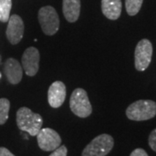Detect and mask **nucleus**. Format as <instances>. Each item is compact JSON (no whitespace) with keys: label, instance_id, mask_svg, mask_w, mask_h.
Returning a JSON list of instances; mask_svg holds the SVG:
<instances>
[{"label":"nucleus","instance_id":"obj_1","mask_svg":"<svg viewBox=\"0 0 156 156\" xmlns=\"http://www.w3.org/2000/svg\"><path fill=\"white\" fill-rule=\"evenodd\" d=\"M16 120L18 128L31 136H37L44 122L39 114L34 113L26 107H22L17 110Z\"/></svg>","mask_w":156,"mask_h":156},{"label":"nucleus","instance_id":"obj_17","mask_svg":"<svg viewBox=\"0 0 156 156\" xmlns=\"http://www.w3.org/2000/svg\"><path fill=\"white\" fill-rule=\"evenodd\" d=\"M68 149L65 146H60L53 151L50 156H67Z\"/></svg>","mask_w":156,"mask_h":156},{"label":"nucleus","instance_id":"obj_18","mask_svg":"<svg viewBox=\"0 0 156 156\" xmlns=\"http://www.w3.org/2000/svg\"><path fill=\"white\" fill-rule=\"evenodd\" d=\"M148 144H149V147H151V149L156 152V128L154 129L150 133V134H149Z\"/></svg>","mask_w":156,"mask_h":156},{"label":"nucleus","instance_id":"obj_21","mask_svg":"<svg viewBox=\"0 0 156 156\" xmlns=\"http://www.w3.org/2000/svg\"><path fill=\"white\" fill-rule=\"evenodd\" d=\"M0 78H1V73H0Z\"/></svg>","mask_w":156,"mask_h":156},{"label":"nucleus","instance_id":"obj_12","mask_svg":"<svg viewBox=\"0 0 156 156\" xmlns=\"http://www.w3.org/2000/svg\"><path fill=\"white\" fill-rule=\"evenodd\" d=\"M122 7V0H101V11L110 20H116L120 17Z\"/></svg>","mask_w":156,"mask_h":156},{"label":"nucleus","instance_id":"obj_20","mask_svg":"<svg viewBox=\"0 0 156 156\" xmlns=\"http://www.w3.org/2000/svg\"><path fill=\"white\" fill-rule=\"evenodd\" d=\"M0 156H16L14 155L11 151L7 149L6 147H0Z\"/></svg>","mask_w":156,"mask_h":156},{"label":"nucleus","instance_id":"obj_14","mask_svg":"<svg viewBox=\"0 0 156 156\" xmlns=\"http://www.w3.org/2000/svg\"><path fill=\"white\" fill-rule=\"evenodd\" d=\"M12 1L11 0H0V22H8L10 18Z\"/></svg>","mask_w":156,"mask_h":156},{"label":"nucleus","instance_id":"obj_10","mask_svg":"<svg viewBox=\"0 0 156 156\" xmlns=\"http://www.w3.org/2000/svg\"><path fill=\"white\" fill-rule=\"evenodd\" d=\"M66 98V86L61 81L51 84L48 90V102L50 107L57 108L63 104Z\"/></svg>","mask_w":156,"mask_h":156},{"label":"nucleus","instance_id":"obj_3","mask_svg":"<svg viewBox=\"0 0 156 156\" xmlns=\"http://www.w3.org/2000/svg\"><path fill=\"white\" fill-rule=\"evenodd\" d=\"M111 135L102 134L92 140L82 153V156H106L114 147Z\"/></svg>","mask_w":156,"mask_h":156},{"label":"nucleus","instance_id":"obj_11","mask_svg":"<svg viewBox=\"0 0 156 156\" xmlns=\"http://www.w3.org/2000/svg\"><path fill=\"white\" fill-rule=\"evenodd\" d=\"M4 71L8 82L16 85L21 82L23 78V69L19 62L14 58H8L5 62Z\"/></svg>","mask_w":156,"mask_h":156},{"label":"nucleus","instance_id":"obj_5","mask_svg":"<svg viewBox=\"0 0 156 156\" xmlns=\"http://www.w3.org/2000/svg\"><path fill=\"white\" fill-rule=\"evenodd\" d=\"M38 21L43 32L47 36H53L59 30V17L52 6H44L39 10Z\"/></svg>","mask_w":156,"mask_h":156},{"label":"nucleus","instance_id":"obj_13","mask_svg":"<svg viewBox=\"0 0 156 156\" xmlns=\"http://www.w3.org/2000/svg\"><path fill=\"white\" fill-rule=\"evenodd\" d=\"M81 11V0H62V13L68 22L77 21Z\"/></svg>","mask_w":156,"mask_h":156},{"label":"nucleus","instance_id":"obj_9","mask_svg":"<svg viewBox=\"0 0 156 156\" xmlns=\"http://www.w3.org/2000/svg\"><path fill=\"white\" fill-rule=\"evenodd\" d=\"M6 37L11 44H17L23 38L24 24L23 19L18 15H12L8 20Z\"/></svg>","mask_w":156,"mask_h":156},{"label":"nucleus","instance_id":"obj_4","mask_svg":"<svg viewBox=\"0 0 156 156\" xmlns=\"http://www.w3.org/2000/svg\"><path fill=\"white\" fill-rule=\"evenodd\" d=\"M69 107L71 111L80 118H86L92 113V106L89 101L87 92L83 89H76L69 99Z\"/></svg>","mask_w":156,"mask_h":156},{"label":"nucleus","instance_id":"obj_2","mask_svg":"<svg viewBox=\"0 0 156 156\" xmlns=\"http://www.w3.org/2000/svg\"><path fill=\"white\" fill-rule=\"evenodd\" d=\"M126 115L129 120L147 121L156 115V102L152 100H139L128 107Z\"/></svg>","mask_w":156,"mask_h":156},{"label":"nucleus","instance_id":"obj_19","mask_svg":"<svg viewBox=\"0 0 156 156\" xmlns=\"http://www.w3.org/2000/svg\"><path fill=\"white\" fill-rule=\"evenodd\" d=\"M130 156H148V154H147V153L144 149H142V148H136V149H134L131 153Z\"/></svg>","mask_w":156,"mask_h":156},{"label":"nucleus","instance_id":"obj_15","mask_svg":"<svg viewBox=\"0 0 156 156\" xmlns=\"http://www.w3.org/2000/svg\"><path fill=\"white\" fill-rule=\"evenodd\" d=\"M11 103L7 98H0V125L7 122L9 117Z\"/></svg>","mask_w":156,"mask_h":156},{"label":"nucleus","instance_id":"obj_8","mask_svg":"<svg viewBox=\"0 0 156 156\" xmlns=\"http://www.w3.org/2000/svg\"><path fill=\"white\" fill-rule=\"evenodd\" d=\"M40 53L35 47H29L22 56L23 69L29 76H34L39 69Z\"/></svg>","mask_w":156,"mask_h":156},{"label":"nucleus","instance_id":"obj_7","mask_svg":"<svg viewBox=\"0 0 156 156\" xmlns=\"http://www.w3.org/2000/svg\"><path fill=\"white\" fill-rule=\"evenodd\" d=\"M39 147L45 152H50L61 146L62 139L58 133L50 128H41L37 134Z\"/></svg>","mask_w":156,"mask_h":156},{"label":"nucleus","instance_id":"obj_16","mask_svg":"<svg viewBox=\"0 0 156 156\" xmlns=\"http://www.w3.org/2000/svg\"><path fill=\"white\" fill-rule=\"evenodd\" d=\"M143 0H125L126 11L129 16H135L140 10Z\"/></svg>","mask_w":156,"mask_h":156},{"label":"nucleus","instance_id":"obj_6","mask_svg":"<svg viewBox=\"0 0 156 156\" xmlns=\"http://www.w3.org/2000/svg\"><path fill=\"white\" fill-rule=\"evenodd\" d=\"M153 56V45L148 39H142L134 50V66L138 71H144L150 64Z\"/></svg>","mask_w":156,"mask_h":156}]
</instances>
